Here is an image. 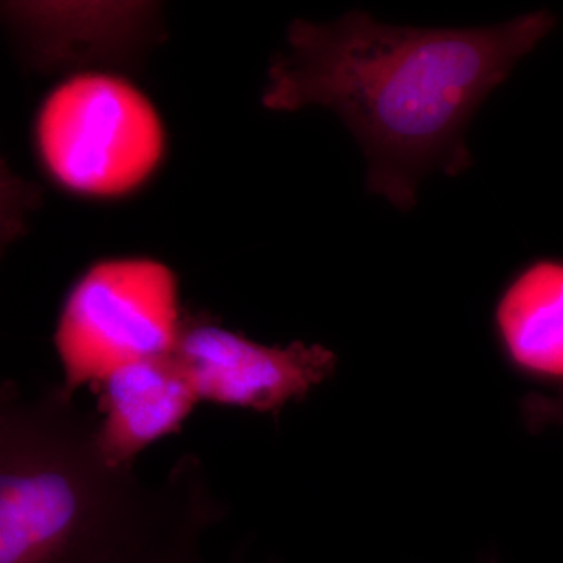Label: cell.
Here are the masks:
<instances>
[{"mask_svg":"<svg viewBox=\"0 0 563 563\" xmlns=\"http://www.w3.org/2000/svg\"><path fill=\"white\" fill-rule=\"evenodd\" d=\"M485 563H498V562H496V561H488V562H485Z\"/></svg>","mask_w":563,"mask_h":563,"instance_id":"obj_10","label":"cell"},{"mask_svg":"<svg viewBox=\"0 0 563 563\" xmlns=\"http://www.w3.org/2000/svg\"><path fill=\"white\" fill-rule=\"evenodd\" d=\"M523 415L532 429L563 426V388L555 395H529L523 401Z\"/></svg>","mask_w":563,"mask_h":563,"instance_id":"obj_9","label":"cell"},{"mask_svg":"<svg viewBox=\"0 0 563 563\" xmlns=\"http://www.w3.org/2000/svg\"><path fill=\"white\" fill-rule=\"evenodd\" d=\"M210 509L201 487H196L157 536L113 563H209L198 542L199 533L213 520Z\"/></svg>","mask_w":563,"mask_h":563,"instance_id":"obj_8","label":"cell"},{"mask_svg":"<svg viewBox=\"0 0 563 563\" xmlns=\"http://www.w3.org/2000/svg\"><path fill=\"white\" fill-rule=\"evenodd\" d=\"M181 322L172 268L152 258L96 263L74 285L55 329L63 391L98 387L124 366L172 354Z\"/></svg>","mask_w":563,"mask_h":563,"instance_id":"obj_4","label":"cell"},{"mask_svg":"<svg viewBox=\"0 0 563 563\" xmlns=\"http://www.w3.org/2000/svg\"><path fill=\"white\" fill-rule=\"evenodd\" d=\"M199 401L269 413L301 399L335 373L322 344L266 346L207 318H184L174 350Z\"/></svg>","mask_w":563,"mask_h":563,"instance_id":"obj_5","label":"cell"},{"mask_svg":"<svg viewBox=\"0 0 563 563\" xmlns=\"http://www.w3.org/2000/svg\"><path fill=\"white\" fill-rule=\"evenodd\" d=\"M36 146L66 190L91 198L128 195L161 165L165 129L150 99L128 80L85 73L47 96Z\"/></svg>","mask_w":563,"mask_h":563,"instance_id":"obj_3","label":"cell"},{"mask_svg":"<svg viewBox=\"0 0 563 563\" xmlns=\"http://www.w3.org/2000/svg\"><path fill=\"white\" fill-rule=\"evenodd\" d=\"M103 418L96 446L111 468H132L141 451L181 429L199 402L174 352L132 363L98 385Z\"/></svg>","mask_w":563,"mask_h":563,"instance_id":"obj_6","label":"cell"},{"mask_svg":"<svg viewBox=\"0 0 563 563\" xmlns=\"http://www.w3.org/2000/svg\"><path fill=\"white\" fill-rule=\"evenodd\" d=\"M96 426L63 388L33 402L3 396L0 563H113L162 528L168 495L107 465Z\"/></svg>","mask_w":563,"mask_h":563,"instance_id":"obj_2","label":"cell"},{"mask_svg":"<svg viewBox=\"0 0 563 563\" xmlns=\"http://www.w3.org/2000/svg\"><path fill=\"white\" fill-rule=\"evenodd\" d=\"M554 25L548 10L473 29L402 27L361 10L321 24L295 20L262 102L333 111L365 154L368 191L409 211L428 174L472 168L474 114Z\"/></svg>","mask_w":563,"mask_h":563,"instance_id":"obj_1","label":"cell"},{"mask_svg":"<svg viewBox=\"0 0 563 563\" xmlns=\"http://www.w3.org/2000/svg\"><path fill=\"white\" fill-rule=\"evenodd\" d=\"M493 321L518 372L563 383V261L539 258L515 274Z\"/></svg>","mask_w":563,"mask_h":563,"instance_id":"obj_7","label":"cell"}]
</instances>
